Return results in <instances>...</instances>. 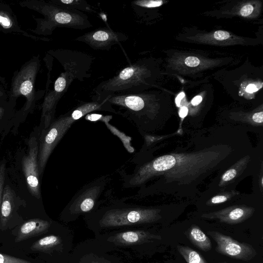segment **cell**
Instances as JSON below:
<instances>
[{"instance_id": "1", "label": "cell", "mask_w": 263, "mask_h": 263, "mask_svg": "<svg viewBox=\"0 0 263 263\" xmlns=\"http://www.w3.org/2000/svg\"><path fill=\"white\" fill-rule=\"evenodd\" d=\"M47 53L55 58L64 68L54 83L53 89L45 90L42 106L40 126L47 128L54 120L57 105L74 80L83 81L90 77L89 69L93 58L81 51L51 49Z\"/></svg>"}, {"instance_id": "2", "label": "cell", "mask_w": 263, "mask_h": 263, "mask_svg": "<svg viewBox=\"0 0 263 263\" xmlns=\"http://www.w3.org/2000/svg\"><path fill=\"white\" fill-rule=\"evenodd\" d=\"M155 77L154 62L149 59L139 60L99 83L93 90L95 96L92 100L103 101L117 94L144 91L153 86Z\"/></svg>"}, {"instance_id": "3", "label": "cell", "mask_w": 263, "mask_h": 263, "mask_svg": "<svg viewBox=\"0 0 263 263\" xmlns=\"http://www.w3.org/2000/svg\"><path fill=\"white\" fill-rule=\"evenodd\" d=\"M95 111H105L117 114L107 99L81 103L65 114L54 119L49 126L39 132L38 164L39 175H42L52 151L73 123L85 115Z\"/></svg>"}, {"instance_id": "4", "label": "cell", "mask_w": 263, "mask_h": 263, "mask_svg": "<svg viewBox=\"0 0 263 263\" xmlns=\"http://www.w3.org/2000/svg\"><path fill=\"white\" fill-rule=\"evenodd\" d=\"M19 5L43 15L42 18L33 16L36 23V27L29 29L38 35H51L58 27L83 30L92 27L88 16L85 13L60 6L48 1L26 0L20 2Z\"/></svg>"}, {"instance_id": "5", "label": "cell", "mask_w": 263, "mask_h": 263, "mask_svg": "<svg viewBox=\"0 0 263 263\" xmlns=\"http://www.w3.org/2000/svg\"><path fill=\"white\" fill-rule=\"evenodd\" d=\"M40 67L39 55H34L13 73L8 101L16 105L18 97L24 96L26 99L24 106L15 113L14 121L24 119L33 110L36 103L45 96V90H36L35 88V82Z\"/></svg>"}, {"instance_id": "6", "label": "cell", "mask_w": 263, "mask_h": 263, "mask_svg": "<svg viewBox=\"0 0 263 263\" xmlns=\"http://www.w3.org/2000/svg\"><path fill=\"white\" fill-rule=\"evenodd\" d=\"M160 218L157 210L116 202L103 210L98 222L102 227H116L151 223Z\"/></svg>"}, {"instance_id": "7", "label": "cell", "mask_w": 263, "mask_h": 263, "mask_svg": "<svg viewBox=\"0 0 263 263\" xmlns=\"http://www.w3.org/2000/svg\"><path fill=\"white\" fill-rule=\"evenodd\" d=\"M109 178L102 176L85 184L72 197L65 211L72 216H77L91 211L97 205Z\"/></svg>"}, {"instance_id": "8", "label": "cell", "mask_w": 263, "mask_h": 263, "mask_svg": "<svg viewBox=\"0 0 263 263\" xmlns=\"http://www.w3.org/2000/svg\"><path fill=\"white\" fill-rule=\"evenodd\" d=\"M27 155L23 159V168L30 193L37 199L41 197L38 164L39 134L31 136L28 142Z\"/></svg>"}, {"instance_id": "9", "label": "cell", "mask_w": 263, "mask_h": 263, "mask_svg": "<svg viewBox=\"0 0 263 263\" xmlns=\"http://www.w3.org/2000/svg\"><path fill=\"white\" fill-rule=\"evenodd\" d=\"M217 244L216 251L219 253L236 259L250 260L257 254L251 245L237 241L232 237L216 231H208Z\"/></svg>"}, {"instance_id": "10", "label": "cell", "mask_w": 263, "mask_h": 263, "mask_svg": "<svg viewBox=\"0 0 263 263\" xmlns=\"http://www.w3.org/2000/svg\"><path fill=\"white\" fill-rule=\"evenodd\" d=\"M128 39L125 33L108 27H100L77 37L75 40L84 43L94 50H109L111 47Z\"/></svg>"}, {"instance_id": "11", "label": "cell", "mask_w": 263, "mask_h": 263, "mask_svg": "<svg viewBox=\"0 0 263 263\" xmlns=\"http://www.w3.org/2000/svg\"><path fill=\"white\" fill-rule=\"evenodd\" d=\"M0 31L5 34H21L35 41L48 42L50 40L46 37L36 36L23 30L12 8L5 3H0Z\"/></svg>"}, {"instance_id": "12", "label": "cell", "mask_w": 263, "mask_h": 263, "mask_svg": "<svg viewBox=\"0 0 263 263\" xmlns=\"http://www.w3.org/2000/svg\"><path fill=\"white\" fill-rule=\"evenodd\" d=\"M152 239H161V237L144 231H132L121 232L108 238V241L116 245L128 246L145 242Z\"/></svg>"}, {"instance_id": "13", "label": "cell", "mask_w": 263, "mask_h": 263, "mask_svg": "<svg viewBox=\"0 0 263 263\" xmlns=\"http://www.w3.org/2000/svg\"><path fill=\"white\" fill-rule=\"evenodd\" d=\"M50 226V222L40 218L30 219L20 227L15 242H18L45 233Z\"/></svg>"}, {"instance_id": "14", "label": "cell", "mask_w": 263, "mask_h": 263, "mask_svg": "<svg viewBox=\"0 0 263 263\" xmlns=\"http://www.w3.org/2000/svg\"><path fill=\"white\" fill-rule=\"evenodd\" d=\"M15 197L13 191L8 185L4 187L0 208V228L5 230L16 208Z\"/></svg>"}, {"instance_id": "15", "label": "cell", "mask_w": 263, "mask_h": 263, "mask_svg": "<svg viewBox=\"0 0 263 263\" xmlns=\"http://www.w3.org/2000/svg\"><path fill=\"white\" fill-rule=\"evenodd\" d=\"M60 237L51 235L43 237L34 242L30 247L34 251L49 253L58 247L61 243Z\"/></svg>"}, {"instance_id": "16", "label": "cell", "mask_w": 263, "mask_h": 263, "mask_svg": "<svg viewBox=\"0 0 263 263\" xmlns=\"http://www.w3.org/2000/svg\"><path fill=\"white\" fill-rule=\"evenodd\" d=\"M188 236L191 241L199 249L203 251H208L211 249L212 245L210 238L198 227H191L188 231Z\"/></svg>"}, {"instance_id": "17", "label": "cell", "mask_w": 263, "mask_h": 263, "mask_svg": "<svg viewBox=\"0 0 263 263\" xmlns=\"http://www.w3.org/2000/svg\"><path fill=\"white\" fill-rule=\"evenodd\" d=\"M249 212L240 208H236L228 211L221 212L211 216L212 218H217L222 222L235 224L243 221L249 216Z\"/></svg>"}, {"instance_id": "18", "label": "cell", "mask_w": 263, "mask_h": 263, "mask_svg": "<svg viewBox=\"0 0 263 263\" xmlns=\"http://www.w3.org/2000/svg\"><path fill=\"white\" fill-rule=\"evenodd\" d=\"M15 105L8 100H0V127L14 121Z\"/></svg>"}, {"instance_id": "19", "label": "cell", "mask_w": 263, "mask_h": 263, "mask_svg": "<svg viewBox=\"0 0 263 263\" xmlns=\"http://www.w3.org/2000/svg\"><path fill=\"white\" fill-rule=\"evenodd\" d=\"M49 2L66 8L82 12L92 11L90 5L85 0H50Z\"/></svg>"}, {"instance_id": "20", "label": "cell", "mask_w": 263, "mask_h": 263, "mask_svg": "<svg viewBox=\"0 0 263 263\" xmlns=\"http://www.w3.org/2000/svg\"><path fill=\"white\" fill-rule=\"evenodd\" d=\"M177 250L187 263H205L201 256L187 246H177Z\"/></svg>"}, {"instance_id": "21", "label": "cell", "mask_w": 263, "mask_h": 263, "mask_svg": "<svg viewBox=\"0 0 263 263\" xmlns=\"http://www.w3.org/2000/svg\"><path fill=\"white\" fill-rule=\"evenodd\" d=\"M6 174V161L5 159L0 162V208L4 189Z\"/></svg>"}, {"instance_id": "22", "label": "cell", "mask_w": 263, "mask_h": 263, "mask_svg": "<svg viewBox=\"0 0 263 263\" xmlns=\"http://www.w3.org/2000/svg\"><path fill=\"white\" fill-rule=\"evenodd\" d=\"M0 263H32L22 258L0 253Z\"/></svg>"}, {"instance_id": "23", "label": "cell", "mask_w": 263, "mask_h": 263, "mask_svg": "<svg viewBox=\"0 0 263 263\" xmlns=\"http://www.w3.org/2000/svg\"><path fill=\"white\" fill-rule=\"evenodd\" d=\"M214 38L219 41L224 40L230 37V33L226 31L218 30L214 33Z\"/></svg>"}, {"instance_id": "24", "label": "cell", "mask_w": 263, "mask_h": 263, "mask_svg": "<svg viewBox=\"0 0 263 263\" xmlns=\"http://www.w3.org/2000/svg\"><path fill=\"white\" fill-rule=\"evenodd\" d=\"M185 65L189 67H195L199 65L200 61L198 58L194 57H189L185 59Z\"/></svg>"}, {"instance_id": "25", "label": "cell", "mask_w": 263, "mask_h": 263, "mask_svg": "<svg viewBox=\"0 0 263 263\" xmlns=\"http://www.w3.org/2000/svg\"><path fill=\"white\" fill-rule=\"evenodd\" d=\"M253 9L252 5L250 4L246 5L241 8L240 13L242 16H248L252 13Z\"/></svg>"}, {"instance_id": "26", "label": "cell", "mask_w": 263, "mask_h": 263, "mask_svg": "<svg viewBox=\"0 0 263 263\" xmlns=\"http://www.w3.org/2000/svg\"><path fill=\"white\" fill-rule=\"evenodd\" d=\"M236 172L234 169H231L227 171L222 176V179L224 181H229L235 177Z\"/></svg>"}, {"instance_id": "27", "label": "cell", "mask_w": 263, "mask_h": 263, "mask_svg": "<svg viewBox=\"0 0 263 263\" xmlns=\"http://www.w3.org/2000/svg\"><path fill=\"white\" fill-rule=\"evenodd\" d=\"M253 120L256 123H262L263 121V112L260 111L254 114L252 116Z\"/></svg>"}, {"instance_id": "28", "label": "cell", "mask_w": 263, "mask_h": 263, "mask_svg": "<svg viewBox=\"0 0 263 263\" xmlns=\"http://www.w3.org/2000/svg\"><path fill=\"white\" fill-rule=\"evenodd\" d=\"M227 200L226 197L224 196H216L212 198V202L213 203H219L223 202Z\"/></svg>"}, {"instance_id": "29", "label": "cell", "mask_w": 263, "mask_h": 263, "mask_svg": "<svg viewBox=\"0 0 263 263\" xmlns=\"http://www.w3.org/2000/svg\"><path fill=\"white\" fill-rule=\"evenodd\" d=\"M8 91L0 85V100H8Z\"/></svg>"}, {"instance_id": "30", "label": "cell", "mask_w": 263, "mask_h": 263, "mask_svg": "<svg viewBox=\"0 0 263 263\" xmlns=\"http://www.w3.org/2000/svg\"><path fill=\"white\" fill-rule=\"evenodd\" d=\"M258 88L254 84H249L246 88V91L249 93H252L257 91Z\"/></svg>"}, {"instance_id": "31", "label": "cell", "mask_w": 263, "mask_h": 263, "mask_svg": "<svg viewBox=\"0 0 263 263\" xmlns=\"http://www.w3.org/2000/svg\"><path fill=\"white\" fill-rule=\"evenodd\" d=\"M202 100V97L200 96H197L195 97L192 100V104L196 106L198 105Z\"/></svg>"}, {"instance_id": "32", "label": "cell", "mask_w": 263, "mask_h": 263, "mask_svg": "<svg viewBox=\"0 0 263 263\" xmlns=\"http://www.w3.org/2000/svg\"><path fill=\"white\" fill-rule=\"evenodd\" d=\"M187 108L185 106H183L181 108L179 114L180 117L184 118L187 115Z\"/></svg>"}, {"instance_id": "33", "label": "cell", "mask_w": 263, "mask_h": 263, "mask_svg": "<svg viewBox=\"0 0 263 263\" xmlns=\"http://www.w3.org/2000/svg\"><path fill=\"white\" fill-rule=\"evenodd\" d=\"M184 97V93L183 92H181L178 95L176 99V102L177 105H179L181 100Z\"/></svg>"}]
</instances>
